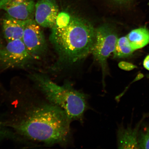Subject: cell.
<instances>
[{
	"mask_svg": "<svg viewBox=\"0 0 149 149\" xmlns=\"http://www.w3.org/2000/svg\"><path fill=\"white\" fill-rule=\"evenodd\" d=\"M31 91L25 86L10 91L7 126L23 141L66 146L72 138L71 121L62 109L38 99Z\"/></svg>",
	"mask_w": 149,
	"mask_h": 149,
	"instance_id": "cell-1",
	"label": "cell"
},
{
	"mask_svg": "<svg viewBox=\"0 0 149 149\" xmlns=\"http://www.w3.org/2000/svg\"><path fill=\"white\" fill-rule=\"evenodd\" d=\"M95 29L88 20L72 16L68 24L51 29L49 40L58 56V63L70 65L85 58L91 53Z\"/></svg>",
	"mask_w": 149,
	"mask_h": 149,
	"instance_id": "cell-2",
	"label": "cell"
},
{
	"mask_svg": "<svg viewBox=\"0 0 149 149\" xmlns=\"http://www.w3.org/2000/svg\"><path fill=\"white\" fill-rule=\"evenodd\" d=\"M28 76L33 84V88L47 101L62 109L71 122H83L84 114L88 108L86 94L74 88L69 81L59 85L44 74L33 72Z\"/></svg>",
	"mask_w": 149,
	"mask_h": 149,
	"instance_id": "cell-3",
	"label": "cell"
},
{
	"mask_svg": "<svg viewBox=\"0 0 149 149\" xmlns=\"http://www.w3.org/2000/svg\"><path fill=\"white\" fill-rule=\"evenodd\" d=\"M117 39L116 31L110 25L104 24L95 29L91 53L101 66L103 86H105L104 79L107 73V59L114 51Z\"/></svg>",
	"mask_w": 149,
	"mask_h": 149,
	"instance_id": "cell-4",
	"label": "cell"
},
{
	"mask_svg": "<svg viewBox=\"0 0 149 149\" xmlns=\"http://www.w3.org/2000/svg\"><path fill=\"white\" fill-rule=\"evenodd\" d=\"M35 59L22 40L7 42L6 45L0 49V70L25 69L30 66Z\"/></svg>",
	"mask_w": 149,
	"mask_h": 149,
	"instance_id": "cell-5",
	"label": "cell"
},
{
	"mask_svg": "<svg viewBox=\"0 0 149 149\" xmlns=\"http://www.w3.org/2000/svg\"><path fill=\"white\" fill-rule=\"evenodd\" d=\"M41 26L34 19L26 20L22 40L26 48L35 59L46 53L47 43Z\"/></svg>",
	"mask_w": 149,
	"mask_h": 149,
	"instance_id": "cell-6",
	"label": "cell"
},
{
	"mask_svg": "<svg viewBox=\"0 0 149 149\" xmlns=\"http://www.w3.org/2000/svg\"><path fill=\"white\" fill-rule=\"evenodd\" d=\"M35 3L34 0H0V10L17 19H34Z\"/></svg>",
	"mask_w": 149,
	"mask_h": 149,
	"instance_id": "cell-7",
	"label": "cell"
},
{
	"mask_svg": "<svg viewBox=\"0 0 149 149\" xmlns=\"http://www.w3.org/2000/svg\"><path fill=\"white\" fill-rule=\"evenodd\" d=\"M59 13L55 0H38L35 3L34 19L40 26L51 29Z\"/></svg>",
	"mask_w": 149,
	"mask_h": 149,
	"instance_id": "cell-8",
	"label": "cell"
},
{
	"mask_svg": "<svg viewBox=\"0 0 149 149\" xmlns=\"http://www.w3.org/2000/svg\"><path fill=\"white\" fill-rule=\"evenodd\" d=\"M26 20L17 19L6 13L2 25L3 31L7 42L23 38Z\"/></svg>",
	"mask_w": 149,
	"mask_h": 149,
	"instance_id": "cell-9",
	"label": "cell"
},
{
	"mask_svg": "<svg viewBox=\"0 0 149 149\" xmlns=\"http://www.w3.org/2000/svg\"><path fill=\"white\" fill-rule=\"evenodd\" d=\"M139 125L135 128L131 127L119 128L117 133L119 148H139L138 137Z\"/></svg>",
	"mask_w": 149,
	"mask_h": 149,
	"instance_id": "cell-10",
	"label": "cell"
},
{
	"mask_svg": "<svg viewBox=\"0 0 149 149\" xmlns=\"http://www.w3.org/2000/svg\"><path fill=\"white\" fill-rule=\"evenodd\" d=\"M126 37L134 51L142 48L149 43V31L146 28L133 30Z\"/></svg>",
	"mask_w": 149,
	"mask_h": 149,
	"instance_id": "cell-11",
	"label": "cell"
},
{
	"mask_svg": "<svg viewBox=\"0 0 149 149\" xmlns=\"http://www.w3.org/2000/svg\"><path fill=\"white\" fill-rule=\"evenodd\" d=\"M133 52L127 37H123L117 39L113 52L114 58L128 57L131 55Z\"/></svg>",
	"mask_w": 149,
	"mask_h": 149,
	"instance_id": "cell-12",
	"label": "cell"
},
{
	"mask_svg": "<svg viewBox=\"0 0 149 149\" xmlns=\"http://www.w3.org/2000/svg\"><path fill=\"white\" fill-rule=\"evenodd\" d=\"M6 139L18 141L17 136L7 126L5 119L0 117V141Z\"/></svg>",
	"mask_w": 149,
	"mask_h": 149,
	"instance_id": "cell-13",
	"label": "cell"
},
{
	"mask_svg": "<svg viewBox=\"0 0 149 149\" xmlns=\"http://www.w3.org/2000/svg\"><path fill=\"white\" fill-rule=\"evenodd\" d=\"M138 141L139 148L149 149V127L139 132Z\"/></svg>",
	"mask_w": 149,
	"mask_h": 149,
	"instance_id": "cell-14",
	"label": "cell"
},
{
	"mask_svg": "<svg viewBox=\"0 0 149 149\" xmlns=\"http://www.w3.org/2000/svg\"><path fill=\"white\" fill-rule=\"evenodd\" d=\"M118 66L122 70L127 71L133 70L136 68V66L132 63L123 61L119 63Z\"/></svg>",
	"mask_w": 149,
	"mask_h": 149,
	"instance_id": "cell-15",
	"label": "cell"
},
{
	"mask_svg": "<svg viewBox=\"0 0 149 149\" xmlns=\"http://www.w3.org/2000/svg\"><path fill=\"white\" fill-rule=\"evenodd\" d=\"M111 1L119 5H125L129 4L133 0H111Z\"/></svg>",
	"mask_w": 149,
	"mask_h": 149,
	"instance_id": "cell-16",
	"label": "cell"
},
{
	"mask_svg": "<svg viewBox=\"0 0 149 149\" xmlns=\"http://www.w3.org/2000/svg\"><path fill=\"white\" fill-rule=\"evenodd\" d=\"M143 66L145 69L149 70V55L147 56L144 59Z\"/></svg>",
	"mask_w": 149,
	"mask_h": 149,
	"instance_id": "cell-17",
	"label": "cell"
},
{
	"mask_svg": "<svg viewBox=\"0 0 149 149\" xmlns=\"http://www.w3.org/2000/svg\"><path fill=\"white\" fill-rule=\"evenodd\" d=\"M3 46L2 42L1 39L0 38V49L3 47Z\"/></svg>",
	"mask_w": 149,
	"mask_h": 149,
	"instance_id": "cell-18",
	"label": "cell"
},
{
	"mask_svg": "<svg viewBox=\"0 0 149 149\" xmlns=\"http://www.w3.org/2000/svg\"></svg>",
	"mask_w": 149,
	"mask_h": 149,
	"instance_id": "cell-19",
	"label": "cell"
}]
</instances>
